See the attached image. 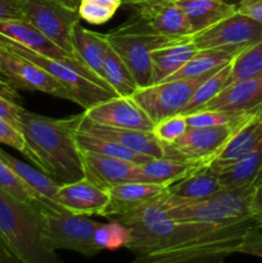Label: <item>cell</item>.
I'll return each mask as SVG.
<instances>
[{
	"label": "cell",
	"instance_id": "1",
	"mask_svg": "<svg viewBox=\"0 0 262 263\" xmlns=\"http://www.w3.org/2000/svg\"><path fill=\"white\" fill-rule=\"evenodd\" d=\"M254 217L226 225L167 220L131 228L126 249L135 258L128 263H213L238 252L252 231L261 230Z\"/></svg>",
	"mask_w": 262,
	"mask_h": 263
},
{
	"label": "cell",
	"instance_id": "2",
	"mask_svg": "<svg viewBox=\"0 0 262 263\" xmlns=\"http://www.w3.org/2000/svg\"><path fill=\"white\" fill-rule=\"evenodd\" d=\"M84 112L67 118H51L23 108L20 130L35 159V166L58 184H69L85 177L76 133Z\"/></svg>",
	"mask_w": 262,
	"mask_h": 263
},
{
	"label": "cell",
	"instance_id": "3",
	"mask_svg": "<svg viewBox=\"0 0 262 263\" xmlns=\"http://www.w3.org/2000/svg\"><path fill=\"white\" fill-rule=\"evenodd\" d=\"M0 239L23 263H62L44 230L39 207L0 186Z\"/></svg>",
	"mask_w": 262,
	"mask_h": 263
},
{
	"label": "cell",
	"instance_id": "4",
	"mask_svg": "<svg viewBox=\"0 0 262 263\" xmlns=\"http://www.w3.org/2000/svg\"><path fill=\"white\" fill-rule=\"evenodd\" d=\"M254 184L223 187L216 194L200 200L185 202L170 194V220L226 225L252 218L251 199Z\"/></svg>",
	"mask_w": 262,
	"mask_h": 263
},
{
	"label": "cell",
	"instance_id": "5",
	"mask_svg": "<svg viewBox=\"0 0 262 263\" xmlns=\"http://www.w3.org/2000/svg\"><path fill=\"white\" fill-rule=\"evenodd\" d=\"M105 36L110 48L128 67L139 87L152 85V51L175 41L154 32L134 14Z\"/></svg>",
	"mask_w": 262,
	"mask_h": 263
},
{
	"label": "cell",
	"instance_id": "6",
	"mask_svg": "<svg viewBox=\"0 0 262 263\" xmlns=\"http://www.w3.org/2000/svg\"><path fill=\"white\" fill-rule=\"evenodd\" d=\"M39 211L46 238L55 251H72L85 257H94L102 252L94 241L100 222L50 204L39 205Z\"/></svg>",
	"mask_w": 262,
	"mask_h": 263
},
{
	"label": "cell",
	"instance_id": "7",
	"mask_svg": "<svg viewBox=\"0 0 262 263\" xmlns=\"http://www.w3.org/2000/svg\"><path fill=\"white\" fill-rule=\"evenodd\" d=\"M0 48L14 54V55L32 62L36 66L43 68L44 71L50 73L54 79L58 80L73 95L76 104H79L84 110L98 104V103L117 97V94L113 90L107 89V87L86 79L62 62L57 61L51 57H46L44 54L38 53L30 48H26V46L14 43V41L9 40L2 35H0Z\"/></svg>",
	"mask_w": 262,
	"mask_h": 263
},
{
	"label": "cell",
	"instance_id": "8",
	"mask_svg": "<svg viewBox=\"0 0 262 263\" xmlns=\"http://www.w3.org/2000/svg\"><path fill=\"white\" fill-rule=\"evenodd\" d=\"M251 113L229 125L188 128L175 143L163 144V157L207 166L221 153Z\"/></svg>",
	"mask_w": 262,
	"mask_h": 263
},
{
	"label": "cell",
	"instance_id": "9",
	"mask_svg": "<svg viewBox=\"0 0 262 263\" xmlns=\"http://www.w3.org/2000/svg\"><path fill=\"white\" fill-rule=\"evenodd\" d=\"M215 72H208L194 79L169 80L151 86L139 87L131 98L153 123H157L167 117L180 115L198 86Z\"/></svg>",
	"mask_w": 262,
	"mask_h": 263
},
{
	"label": "cell",
	"instance_id": "10",
	"mask_svg": "<svg viewBox=\"0 0 262 263\" xmlns=\"http://www.w3.org/2000/svg\"><path fill=\"white\" fill-rule=\"evenodd\" d=\"M198 50H221L236 55L262 40V25L234 13L192 36Z\"/></svg>",
	"mask_w": 262,
	"mask_h": 263
},
{
	"label": "cell",
	"instance_id": "11",
	"mask_svg": "<svg viewBox=\"0 0 262 263\" xmlns=\"http://www.w3.org/2000/svg\"><path fill=\"white\" fill-rule=\"evenodd\" d=\"M22 12L23 20L59 48L80 58L72 40L74 27L81 21L77 9L64 7L55 0H26Z\"/></svg>",
	"mask_w": 262,
	"mask_h": 263
},
{
	"label": "cell",
	"instance_id": "12",
	"mask_svg": "<svg viewBox=\"0 0 262 263\" xmlns=\"http://www.w3.org/2000/svg\"><path fill=\"white\" fill-rule=\"evenodd\" d=\"M0 72L18 90L40 91L51 97L76 103L73 95L50 73L32 62L0 48Z\"/></svg>",
	"mask_w": 262,
	"mask_h": 263
},
{
	"label": "cell",
	"instance_id": "13",
	"mask_svg": "<svg viewBox=\"0 0 262 263\" xmlns=\"http://www.w3.org/2000/svg\"><path fill=\"white\" fill-rule=\"evenodd\" d=\"M127 7L158 35L172 40L192 36L186 18L175 0H136Z\"/></svg>",
	"mask_w": 262,
	"mask_h": 263
},
{
	"label": "cell",
	"instance_id": "14",
	"mask_svg": "<svg viewBox=\"0 0 262 263\" xmlns=\"http://www.w3.org/2000/svg\"><path fill=\"white\" fill-rule=\"evenodd\" d=\"M84 117L103 126L153 131L154 123L133 98L115 97L84 110Z\"/></svg>",
	"mask_w": 262,
	"mask_h": 263
},
{
	"label": "cell",
	"instance_id": "15",
	"mask_svg": "<svg viewBox=\"0 0 262 263\" xmlns=\"http://www.w3.org/2000/svg\"><path fill=\"white\" fill-rule=\"evenodd\" d=\"M54 200L63 210L74 215L104 217L109 205V193L84 177L74 182L59 185Z\"/></svg>",
	"mask_w": 262,
	"mask_h": 263
},
{
	"label": "cell",
	"instance_id": "16",
	"mask_svg": "<svg viewBox=\"0 0 262 263\" xmlns=\"http://www.w3.org/2000/svg\"><path fill=\"white\" fill-rule=\"evenodd\" d=\"M262 105V73L229 84L200 110H217L233 116H241Z\"/></svg>",
	"mask_w": 262,
	"mask_h": 263
},
{
	"label": "cell",
	"instance_id": "17",
	"mask_svg": "<svg viewBox=\"0 0 262 263\" xmlns=\"http://www.w3.org/2000/svg\"><path fill=\"white\" fill-rule=\"evenodd\" d=\"M79 131L115 141V143L120 144V145L125 146L130 151L152 157V158H162L163 157V144L157 139V136L152 131L103 126L85 117L82 118L81 123H80Z\"/></svg>",
	"mask_w": 262,
	"mask_h": 263
},
{
	"label": "cell",
	"instance_id": "18",
	"mask_svg": "<svg viewBox=\"0 0 262 263\" xmlns=\"http://www.w3.org/2000/svg\"><path fill=\"white\" fill-rule=\"evenodd\" d=\"M85 177L94 184L109 189L118 184L139 181L138 164L115 157L81 151Z\"/></svg>",
	"mask_w": 262,
	"mask_h": 263
},
{
	"label": "cell",
	"instance_id": "19",
	"mask_svg": "<svg viewBox=\"0 0 262 263\" xmlns=\"http://www.w3.org/2000/svg\"><path fill=\"white\" fill-rule=\"evenodd\" d=\"M167 187H169L167 185L143 181H128L109 187L108 189L109 205L104 217L113 220L133 208L154 199L161 195Z\"/></svg>",
	"mask_w": 262,
	"mask_h": 263
},
{
	"label": "cell",
	"instance_id": "20",
	"mask_svg": "<svg viewBox=\"0 0 262 263\" xmlns=\"http://www.w3.org/2000/svg\"><path fill=\"white\" fill-rule=\"evenodd\" d=\"M197 51L192 36L175 40L152 51V85L170 79Z\"/></svg>",
	"mask_w": 262,
	"mask_h": 263
},
{
	"label": "cell",
	"instance_id": "21",
	"mask_svg": "<svg viewBox=\"0 0 262 263\" xmlns=\"http://www.w3.org/2000/svg\"><path fill=\"white\" fill-rule=\"evenodd\" d=\"M184 13L192 36L236 13V4L222 0H175Z\"/></svg>",
	"mask_w": 262,
	"mask_h": 263
},
{
	"label": "cell",
	"instance_id": "22",
	"mask_svg": "<svg viewBox=\"0 0 262 263\" xmlns=\"http://www.w3.org/2000/svg\"><path fill=\"white\" fill-rule=\"evenodd\" d=\"M222 189L217 172L213 171L210 166H203L189 176L170 185L167 192L177 199L193 202L205 199Z\"/></svg>",
	"mask_w": 262,
	"mask_h": 263
},
{
	"label": "cell",
	"instance_id": "23",
	"mask_svg": "<svg viewBox=\"0 0 262 263\" xmlns=\"http://www.w3.org/2000/svg\"><path fill=\"white\" fill-rule=\"evenodd\" d=\"M72 40H73L74 50L80 58L102 81H104L103 69H104L105 54L109 46L105 33L87 30L81 23H77L73 30Z\"/></svg>",
	"mask_w": 262,
	"mask_h": 263
},
{
	"label": "cell",
	"instance_id": "24",
	"mask_svg": "<svg viewBox=\"0 0 262 263\" xmlns=\"http://www.w3.org/2000/svg\"><path fill=\"white\" fill-rule=\"evenodd\" d=\"M200 167L203 166L193 162L175 161L164 157L152 158L144 163L138 164L139 181L170 186L174 182L189 176Z\"/></svg>",
	"mask_w": 262,
	"mask_h": 263
},
{
	"label": "cell",
	"instance_id": "25",
	"mask_svg": "<svg viewBox=\"0 0 262 263\" xmlns=\"http://www.w3.org/2000/svg\"><path fill=\"white\" fill-rule=\"evenodd\" d=\"M213 171L217 172L223 187L254 184L262 176V141L234 163Z\"/></svg>",
	"mask_w": 262,
	"mask_h": 263
},
{
	"label": "cell",
	"instance_id": "26",
	"mask_svg": "<svg viewBox=\"0 0 262 263\" xmlns=\"http://www.w3.org/2000/svg\"><path fill=\"white\" fill-rule=\"evenodd\" d=\"M170 204H171V200H170V194L166 189L161 195H158L154 199L143 203V204L138 205V207L117 216L113 220L123 223L128 229L136 228V226H145L156 222H162V221L170 220Z\"/></svg>",
	"mask_w": 262,
	"mask_h": 263
},
{
	"label": "cell",
	"instance_id": "27",
	"mask_svg": "<svg viewBox=\"0 0 262 263\" xmlns=\"http://www.w3.org/2000/svg\"><path fill=\"white\" fill-rule=\"evenodd\" d=\"M0 156L3 157L5 162L9 164L13 168V171L26 182L30 187H32L36 193L44 197L45 199L50 200V202L55 203V194L57 190H58L59 185L57 181H54L51 177H49L48 175L44 174L41 170H39L38 167H32L31 164L26 163V162L20 161L15 157H13L12 154L7 153L5 151H3L0 148ZM57 204V203H55Z\"/></svg>",
	"mask_w": 262,
	"mask_h": 263
},
{
	"label": "cell",
	"instance_id": "28",
	"mask_svg": "<svg viewBox=\"0 0 262 263\" xmlns=\"http://www.w3.org/2000/svg\"><path fill=\"white\" fill-rule=\"evenodd\" d=\"M103 79L108 86L117 94V97L131 98L139 89L135 77L133 76L128 67L110 46H108L105 54Z\"/></svg>",
	"mask_w": 262,
	"mask_h": 263
},
{
	"label": "cell",
	"instance_id": "29",
	"mask_svg": "<svg viewBox=\"0 0 262 263\" xmlns=\"http://www.w3.org/2000/svg\"><path fill=\"white\" fill-rule=\"evenodd\" d=\"M234 54L221 50H198L184 66L177 69L169 80H184L194 79L203 76L208 72L217 71L221 67L226 66L234 59Z\"/></svg>",
	"mask_w": 262,
	"mask_h": 263
},
{
	"label": "cell",
	"instance_id": "30",
	"mask_svg": "<svg viewBox=\"0 0 262 263\" xmlns=\"http://www.w3.org/2000/svg\"><path fill=\"white\" fill-rule=\"evenodd\" d=\"M76 143L79 145L80 151L92 152V153L103 154V156L115 157V158L125 159V161L133 162V163L141 164L144 162L152 159V157L139 154L136 152L130 151L115 141L107 140L104 138H98V136L89 135V134L81 133L77 130L76 133Z\"/></svg>",
	"mask_w": 262,
	"mask_h": 263
},
{
	"label": "cell",
	"instance_id": "31",
	"mask_svg": "<svg viewBox=\"0 0 262 263\" xmlns=\"http://www.w3.org/2000/svg\"><path fill=\"white\" fill-rule=\"evenodd\" d=\"M230 73H231V62L226 66L221 67L220 69L211 74L208 79H205L202 84L198 86L195 92L193 94L192 99L189 100L184 109L180 115H189V113L200 110L208 102L213 99L216 95L220 94L229 84H230Z\"/></svg>",
	"mask_w": 262,
	"mask_h": 263
},
{
	"label": "cell",
	"instance_id": "32",
	"mask_svg": "<svg viewBox=\"0 0 262 263\" xmlns=\"http://www.w3.org/2000/svg\"><path fill=\"white\" fill-rule=\"evenodd\" d=\"M0 186L4 190H7L9 194H12L13 197L18 198L22 202L28 203L31 205H35L39 207L41 204H50L53 207L62 208L61 205L55 204V203L50 202V200L45 199L44 197H41L39 193H36L32 187L28 186L14 171H13L12 167L7 163V162L3 159V157L0 156Z\"/></svg>",
	"mask_w": 262,
	"mask_h": 263
},
{
	"label": "cell",
	"instance_id": "33",
	"mask_svg": "<svg viewBox=\"0 0 262 263\" xmlns=\"http://www.w3.org/2000/svg\"><path fill=\"white\" fill-rule=\"evenodd\" d=\"M259 73H262V40L234 57L231 61L230 81L246 80Z\"/></svg>",
	"mask_w": 262,
	"mask_h": 263
},
{
	"label": "cell",
	"instance_id": "34",
	"mask_svg": "<svg viewBox=\"0 0 262 263\" xmlns=\"http://www.w3.org/2000/svg\"><path fill=\"white\" fill-rule=\"evenodd\" d=\"M131 240V230L123 223L110 220L108 223H100L94 235V241L102 251H117L126 248Z\"/></svg>",
	"mask_w": 262,
	"mask_h": 263
},
{
	"label": "cell",
	"instance_id": "35",
	"mask_svg": "<svg viewBox=\"0 0 262 263\" xmlns=\"http://www.w3.org/2000/svg\"><path fill=\"white\" fill-rule=\"evenodd\" d=\"M23 109L18 89L0 72V117L20 128V113Z\"/></svg>",
	"mask_w": 262,
	"mask_h": 263
},
{
	"label": "cell",
	"instance_id": "36",
	"mask_svg": "<svg viewBox=\"0 0 262 263\" xmlns=\"http://www.w3.org/2000/svg\"><path fill=\"white\" fill-rule=\"evenodd\" d=\"M188 130L186 118L184 115H175L154 123L152 133L162 144H172Z\"/></svg>",
	"mask_w": 262,
	"mask_h": 263
},
{
	"label": "cell",
	"instance_id": "37",
	"mask_svg": "<svg viewBox=\"0 0 262 263\" xmlns=\"http://www.w3.org/2000/svg\"><path fill=\"white\" fill-rule=\"evenodd\" d=\"M243 116H233L228 115V113L217 112V110H197V112L189 113L185 116L186 118L188 128H197V127H213V126H221V125H229Z\"/></svg>",
	"mask_w": 262,
	"mask_h": 263
},
{
	"label": "cell",
	"instance_id": "38",
	"mask_svg": "<svg viewBox=\"0 0 262 263\" xmlns=\"http://www.w3.org/2000/svg\"><path fill=\"white\" fill-rule=\"evenodd\" d=\"M0 143L18 151L26 158L30 159V162L35 164L33 154L31 149L28 148L23 134L21 133V130L17 126L13 125L12 122H9V121H7L3 117H0Z\"/></svg>",
	"mask_w": 262,
	"mask_h": 263
},
{
	"label": "cell",
	"instance_id": "39",
	"mask_svg": "<svg viewBox=\"0 0 262 263\" xmlns=\"http://www.w3.org/2000/svg\"><path fill=\"white\" fill-rule=\"evenodd\" d=\"M77 12L80 18L90 25H104L115 17L117 10L90 0H81Z\"/></svg>",
	"mask_w": 262,
	"mask_h": 263
},
{
	"label": "cell",
	"instance_id": "40",
	"mask_svg": "<svg viewBox=\"0 0 262 263\" xmlns=\"http://www.w3.org/2000/svg\"><path fill=\"white\" fill-rule=\"evenodd\" d=\"M236 253L248 254V256H254L262 258V233L261 230H256L249 233L244 238L241 244L239 246Z\"/></svg>",
	"mask_w": 262,
	"mask_h": 263
},
{
	"label": "cell",
	"instance_id": "41",
	"mask_svg": "<svg viewBox=\"0 0 262 263\" xmlns=\"http://www.w3.org/2000/svg\"><path fill=\"white\" fill-rule=\"evenodd\" d=\"M26 0H0V20H23Z\"/></svg>",
	"mask_w": 262,
	"mask_h": 263
},
{
	"label": "cell",
	"instance_id": "42",
	"mask_svg": "<svg viewBox=\"0 0 262 263\" xmlns=\"http://www.w3.org/2000/svg\"><path fill=\"white\" fill-rule=\"evenodd\" d=\"M236 12L262 25V0H240L236 4Z\"/></svg>",
	"mask_w": 262,
	"mask_h": 263
},
{
	"label": "cell",
	"instance_id": "43",
	"mask_svg": "<svg viewBox=\"0 0 262 263\" xmlns=\"http://www.w3.org/2000/svg\"><path fill=\"white\" fill-rule=\"evenodd\" d=\"M251 212L252 216L262 223V176L254 182L251 199Z\"/></svg>",
	"mask_w": 262,
	"mask_h": 263
},
{
	"label": "cell",
	"instance_id": "44",
	"mask_svg": "<svg viewBox=\"0 0 262 263\" xmlns=\"http://www.w3.org/2000/svg\"><path fill=\"white\" fill-rule=\"evenodd\" d=\"M0 263H23L8 248L7 244L2 239H0Z\"/></svg>",
	"mask_w": 262,
	"mask_h": 263
},
{
	"label": "cell",
	"instance_id": "45",
	"mask_svg": "<svg viewBox=\"0 0 262 263\" xmlns=\"http://www.w3.org/2000/svg\"><path fill=\"white\" fill-rule=\"evenodd\" d=\"M90 2L98 3V4L105 5V7H109L112 9L118 10L122 7V0H90Z\"/></svg>",
	"mask_w": 262,
	"mask_h": 263
},
{
	"label": "cell",
	"instance_id": "46",
	"mask_svg": "<svg viewBox=\"0 0 262 263\" xmlns=\"http://www.w3.org/2000/svg\"><path fill=\"white\" fill-rule=\"evenodd\" d=\"M55 2H58L59 4L64 5V7L71 8V9H77L81 0H55Z\"/></svg>",
	"mask_w": 262,
	"mask_h": 263
},
{
	"label": "cell",
	"instance_id": "47",
	"mask_svg": "<svg viewBox=\"0 0 262 263\" xmlns=\"http://www.w3.org/2000/svg\"><path fill=\"white\" fill-rule=\"evenodd\" d=\"M136 0H122V5H126V7H127V5H130V4H133V3H135Z\"/></svg>",
	"mask_w": 262,
	"mask_h": 263
},
{
	"label": "cell",
	"instance_id": "48",
	"mask_svg": "<svg viewBox=\"0 0 262 263\" xmlns=\"http://www.w3.org/2000/svg\"><path fill=\"white\" fill-rule=\"evenodd\" d=\"M222 2L229 3V4H238V3L240 2V0H222Z\"/></svg>",
	"mask_w": 262,
	"mask_h": 263
},
{
	"label": "cell",
	"instance_id": "49",
	"mask_svg": "<svg viewBox=\"0 0 262 263\" xmlns=\"http://www.w3.org/2000/svg\"><path fill=\"white\" fill-rule=\"evenodd\" d=\"M213 263H225L223 261H217V262H213Z\"/></svg>",
	"mask_w": 262,
	"mask_h": 263
}]
</instances>
